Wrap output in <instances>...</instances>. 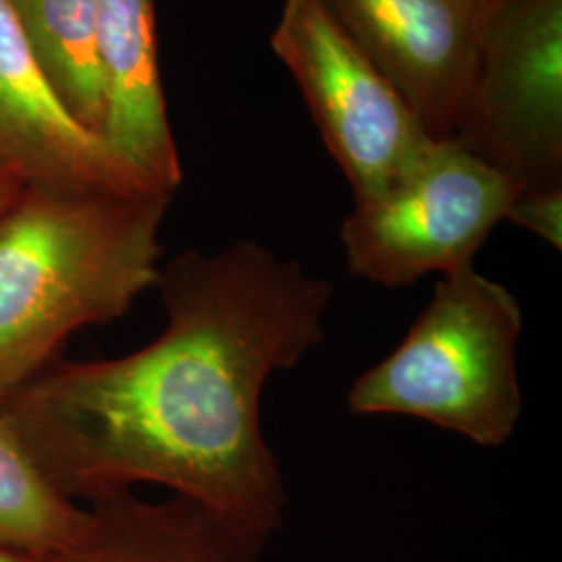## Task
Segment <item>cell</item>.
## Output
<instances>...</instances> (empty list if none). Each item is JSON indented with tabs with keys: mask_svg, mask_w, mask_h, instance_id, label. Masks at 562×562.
Segmentation results:
<instances>
[{
	"mask_svg": "<svg viewBox=\"0 0 562 562\" xmlns=\"http://www.w3.org/2000/svg\"><path fill=\"white\" fill-rule=\"evenodd\" d=\"M157 290L155 340L117 359H59L0 413L76 503L153 483L273 536L288 492L262 392L325 340L334 285L238 240L176 255Z\"/></svg>",
	"mask_w": 562,
	"mask_h": 562,
	"instance_id": "6da1fadb",
	"label": "cell"
},
{
	"mask_svg": "<svg viewBox=\"0 0 562 562\" xmlns=\"http://www.w3.org/2000/svg\"><path fill=\"white\" fill-rule=\"evenodd\" d=\"M171 194L23 186L0 217V406L161 276Z\"/></svg>",
	"mask_w": 562,
	"mask_h": 562,
	"instance_id": "7a4b0ae2",
	"label": "cell"
},
{
	"mask_svg": "<svg viewBox=\"0 0 562 562\" xmlns=\"http://www.w3.org/2000/svg\"><path fill=\"white\" fill-rule=\"evenodd\" d=\"M521 306L506 285L475 267L443 276L401 344L350 385L348 408L503 446L521 419Z\"/></svg>",
	"mask_w": 562,
	"mask_h": 562,
	"instance_id": "3957f363",
	"label": "cell"
},
{
	"mask_svg": "<svg viewBox=\"0 0 562 562\" xmlns=\"http://www.w3.org/2000/svg\"><path fill=\"white\" fill-rule=\"evenodd\" d=\"M519 190L457 142H436L401 180L355 201L340 227L348 271L383 288H408L473 267Z\"/></svg>",
	"mask_w": 562,
	"mask_h": 562,
	"instance_id": "277c9868",
	"label": "cell"
},
{
	"mask_svg": "<svg viewBox=\"0 0 562 562\" xmlns=\"http://www.w3.org/2000/svg\"><path fill=\"white\" fill-rule=\"evenodd\" d=\"M355 201L411 171L436 140L319 0H283L271 34Z\"/></svg>",
	"mask_w": 562,
	"mask_h": 562,
	"instance_id": "5b68a950",
	"label": "cell"
},
{
	"mask_svg": "<svg viewBox=\"0 0 562 562\" xmlns=\"http://www.w3.org/2000/svg\"><path fill=\"white\" fill-rule=\"evenodd\" d=\"M452 140L525 188H562V0H498Z\"/></svg>",
	"mask_w": 562,
	"mask_h": 562,
	"instance_id": "8992f818",
	"label": "cell"
},
{
	"mask_svg": "<svg viewBox=\"0 0 562 562\" xmlns=\"http://www.w3.org/2000/svg\"><path fill=\"white\" fill-rule=\"evenodd\" d=\"M436 142L452 140L498 0H319Z\"/></svg>",
	"mask_w": 562,
	"mask_h": 562,
	"instance_id": "52a82bcc",
	"label": "cell"
},
{
	"mask_svg": "<svg viewBox=\"0 0 562 562\" xmlns=\"http://www.w3.org/2000/svg\"><path fill=\"white\" fill-rule=\"evenodd\" d=\"M0 167L15 171L27 186L50 190L161 192L67 111L9 0H0Z\"/></svg>",
	"mask_w": 562,
	"mask_h": 562,
	"instance_id": "ba28073f",
	"label": "cell"
},
{
	"mask_svg": "<svg viewBox=\"0 0 562 562\" xmlns=\"http://www.w3.org/2000/svg\"><path fill=\"white\" fill-rule=\"evenodd\" d=\"M99 65L102 140L148 186L173 194L183 173L162 94L155 0H101Z\"/></svg>",
	"mask_w": 562,
	"mask_h": 562,
	"instance_id": "9c48e42d",
	"label": "cell"
},
{
	"mask_svg": "<svg viewBox=\"0 0 562 562\" xmlns=\"http://www.w3.org/2000/svg\"><path fill=\"white\" fill-rule=\"evenodd\" d=\"M80 542L63 562H262L271 540L209 506L123 490L90 501Z\"/></svg>",
	"mask_w": 562,
	"mask_h": 562,
	"instance_id": "30bf717a",
	"label": "cell"
},
{
	"mask_svg": "<svg viewBox=\"0 0 562 562\" xmlns=\"http://www.w3.org/2000/svg\"><path fill=\"white\" fill-rule=\"evenodd\" d=\"M9 4L60 102L88 132L102 138L101 0H9Z\"/></svg>",
	"mask_w": 562,
	"mask_h": 562,
	"instance_id": "8fae6325",
	"label": "cell"
},
{
	"mask_svg": "<svg viewBox=\"0 0 562 562\" xmlns=\"http://www.w3.org/2000/svg\"><path fill=\"white\" fill-rule=\"evenodd\" d=\"M83 525L86 506L53 485L0 413V546L63 561Z\"/></svg>",
	"mask_w": 562,
	"mask_h": 562,
	"instance_id": "7c38bea8",
	"label": "cell"
},
{
	"mask_svg": "<svg viewBox=\"0 0 562 562\" xmlns=\"http://www.w3.org/2000/svg\"><path fill=\"white\" fill-rule=\"evenodd\" d=\"M506 222L515 223L533 236L562 248V188H525L519 190L506 213Z\"/></svg>",
	"mask_w": 562,
	"mask_h": 562,
	"instance_id": "4fadbf2b",
	"label": "cell"
},
{
	"mask_svg": "<svg viewBox=\"0 0 562 562\" xmlns=\"http://www.w3.org/2000/svg\"><path fill=\"white\" fill-rule=\"evenodd\" d=\"M23 186H25V181H23L21 176H18L11 169L0 167V217L4 215V211L20 196Z\"/></svg>",
	"mask_w": 562,
	"mask_h": 562,
	"instance_id": "5bb4252c",
	"label": "cell"
},
{
	"mask_svg": "<svg viewBox=\"0 0 562 562\" xmlns=\"http://www.w3.org/2000/svg\"><path fill=\"white\" fill-rule=\"evenodd\" d=\"M0 562H63L57 559H44V557H36V554H27V552H20V550H11L0 546Z\"/></svg>",
	"mask_w": 562,
	"mask_h": 562,
	"instance_id": "9a60e30c",
	"label": "cell"
}]
</instances>
